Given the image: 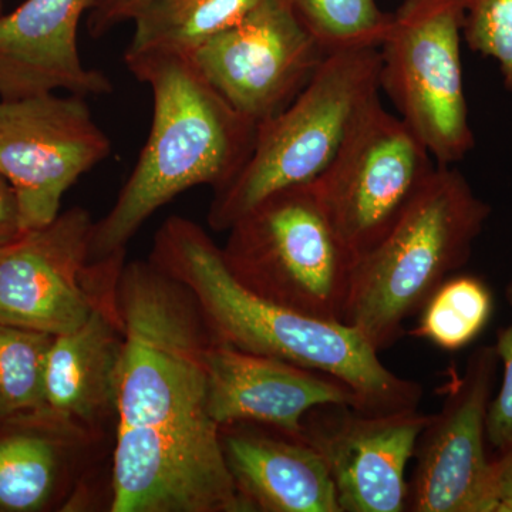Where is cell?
I'll list each match as a JSON object with an SVG mask.
<instances>
[{
  "label": "cell",
  "instance_id": "9",
  "mask_svg": "<svg viewBox=\"0 0 512 512\" xmlns=\"http://www.w3.org/2000/svg\"><path fill=\"white\" fill-rule=\"evenodd\" d=\"M436 168L429 150L379 97L311 187L357 261L392 229Z\"/></svg>",
  "mask_w": 512,
  "mask_h": 512
},
{
  "label": "cell",
  "instance_id": "4",
  "mask_svg": "<svg viewBox=\"0 0 512 512\" xmlns=\"http://www.w3.org/2000/svg\"><path fill=\"white\" fill-rule=\"evenodd\" d=\"M490 215L457 168L437 165L392 229L357 259L342 322L377 352L392 348L404 323L470 261Z\"/></svg>",
  "mask_w": 512,
  "mask_h": 512
},
{
  "label": "cell",
  "instance_id": "5",
  "mask_svg": "<svg viewBox=\"0 0 512 512\" xmlns=\"http://www.w3.org/2000/svg\"><path fill=\"white\" fill-rule=\"evenodd\" d=\"M379 47L328 55L281 113L256 127L241 170L214 191L208 225L228 231L275 192L315 183L363 111L380 97Z\"/></svg>",
  "mask_w": 512,
  "mask_h": 512
},
{
  "label": "cell",
  "instance_id": "8",
  "mask_svg": "<svg viewBox=\"0 0 512 512\" xmlns=\"http://www.w3.org/2000/svg\"><path fill=\"white\" fill-rule=\"evenodd\" d=\"M93 224L74 207L0 248V322L57 336L116 306L126 252L90 261Z\"/></svg>",
  "mask_w": 512,
  "mask_h": 512
},
{
  "label": "cell",
  "instance_id": "27",
  "mask_svg": "<svg viewBox=\"0 0 512 512\" xmlns=\"http://www.w3.org/2000/svg\"><path fill=\"white\" fill-rule=\"evenodd\" d=\"M491 512H512V453L493 458Z\"/></svg>",
  "mask_w": 512,
  "mask_h": 512
},
{
  "label": "cell",
  "instance_id": "13",
  "mask_svg": "<svg viewBox=\"0 0 512 512\" xmlns=\"http://www.w3.org/2000/svg\"><path fill=\"white\" fill-rule=\"evenodd\" d=\"M431 414L370 413L350 406L316 407L301 439L322 456L342 512H403L406 471Z\"/></svg>",
  "mask_w": 512,
  "mask_h": 512
},
{
  "label": "cell",
  "instance_id": "11",
  "mask_svg": "<svg viewBox=\"0 0 512 512\" xmlns=\"http://www.w3.org/2000/svg\"><path fill=\"white\" fill-rule=\"evenodd\" d=\"M498 366L495 346L484 345L463 372L451 370L441 409L417 440L406 511L491 512L493 460L485 444Z\"/></svg>",
  "mask_w": 512,
  "mask_h": 512
},
{
  "label": "cell",
  "instance_id": "1",
  "mask_svg": "<svg viewBox=\"0 0 512 512\" xmlns=\"http://www.w3.org/2000/svg\"><path fill=\"white\" fill-rule=\"evenodd\" d=\"M116 301L124 345L111 511L251 512L208 409L212 335L190 291L151 262H130Z\"/></svg>",
  "mask_w": 512,
  "mask_h": 512
},
{
  "label": "cell",
  "instance_id": "10",
  "mask_svg": "<svg viewBox=\"0 0 512 512\" xmlns=\"http://www.w3.org/2000/svg\"><path fill=\"white\" fill-rule=\"evenodd\" d=\"M110 154L86 97L0 99V174L16 192L23 231L55 220L66 191Z\"/></svg>",
  "mask_w": 512,
  "mask_h": 512
},
{
  "label": "cell",
  "instance_id": "19",
  "mask_svg": "<svg viewBox=\"0 0 512 512\" xmlns=\"http://www.w3.org/2000/svg\"><path fill=\"white\" fill-rule=\"evenodd\" d=\"M56 437L39 429L0 437V510L33 512L52 500L62 466Z\"/></svg>",
  "mask_w": 512,
  "mask_h": 512
},
{
  "label": "cell",
  "instance_id": "17",
  "mask_svg": "<svg viewBox=\"0 0 512 512\" xmlns=\"http://www.w3.org/2000/svg\"><path fill=\"white\" fill-rule=\"evenodd\" d=\"M123 345L117 303L97 309L73 332L55 336L47 356L45 407L32 420L77 427L113 412Z\"/></svg>",
  "mask_w": 512,
  "mask_h": 512
},
{
  "label": "cell",
  "instance_id": "22",
  "mask_svg": "<svg viewBox=\"0 0 512 512\" xmlns=\"http://www.w3.org/2000/svg\"><path fill=\"white\" fill-rule=\"evenodd\" d=\"M326 55L343 50L379 47L392 13L377 0H286Z\"/></svg>",
  "mask_w": 512,
  "mask_h": 512
},
{
  "label": "cell",
  "instance_id": "3",
  "mask_svg": "<svg viewBox=\"0 0 512 512\" xmlns=\"http://www.w3.org/2000/svg\"><path fill=\"white\" fill-rule=\"evenodd\" d=\"M124 63L151 89L153 123L117 201L93 224V262L126 252L144 222L177 195L200 185L224 187L255 141V124L214 89L191 56L124 55Z\"/></svg>",
  "mask_w": 512,
  "mask_h": 512
},
{
  "label": "cell",
  "instance_id": "7",
  "mask_svg": "<svg viewBox=\"0 0 512 512\" xmlns=\"http://www.w3.org/2000/svg\"><path fill=\"white\" fill-rule=\"evenodd\" d=\"M464 0H404L380 53V92L437 165L460 163L476 146L461 42Z\"/></svg>",
  "mask_w": 512,
  "mask_h": 512
},
{
  "label": "cell",
  "instance_id": "2",
  "mask_svg": "<svg viewBox=\"0 0 512 512\" xmlns=\"http://www.w3.org/2000/svg\"><path fill=\"white\" fill-rule=\"evenodd\" d=\"M150 262L190 291L212 339L336 377L355 392L362 412L419 407L421 384L384 366L359 330L248 291L229 272L222 249L194 221L168 218L154 238Z\"/></svg>",
  "mask_w": 512,
  "mask_h": 512
},
{
  "label": "cell",
  "instance_id": "20",
  "mask_svg": "<svg viewBox=\"0 0 512 512\" xmlns=\"http://www.w3.org/2000/svg\"><path fill=\"white\" fill-rule=\"evenodd\" d=\"M493 309V292L484 279L456 274L433 293L410 333L454 352L474 342L487 326Z\"/></svg>",
  "mask_w": 512,
  "mask_h": 512
},
{
  "label": "cell",
  "instance_id": "14",
  "mask_svg": "<svg viewBox=\"0 0 512 512\" xmlns=\"http://www.w3.org/2000/svg\"><path fill=\"white\" fill-rule=\"evenodd\" d=\"M208 409L220 427L251 423L299 437L316 407L350 406L359 399L336 377L234 348L212 339L204 356Z\"/></svg>",
  "mask_w": 512,
  "mask_h": 512
},
{
  "label": "cell",
  "instance_id": "25",
  "mask_svg": "<svg viewBox=\"0 0 512 512\" xmlns=\"http://www.w3.org/2000/svg\"><path fill=\"white\" fill-rule=\"evenodd\" d=\"M147 0H94L89 18V32L94 39L103 37L119 26L133 20Z\"/></svg>",
  "mask_w": 512,
  "mask_h": 512
},
{
  "label": "cell",
  "instance_id": "28",
  "mask_svg": "<svg viewBox=\"0 0 512 512\" xmlns=\"http://www.w3.org/2000/svg\"><path fill=\"white\" fill-rule=\"evenodd\" d=\"M0 15H2V13H0Z\"/></svg>",
  "mask_w": 512,
  "mask_h": 512
},
{
  "label": "cell",
  "instance_id": "24",
  "mask_svg": "<svg viewBox=\"0 0 512 512\" xmlns=\"http://www.w3.org/2000/svg\"><path fill=\"white\" fill-rule=\"evenodd\" d=\"M505 299L512 312V279L505 288ZM494 346L503 365V379L488 407L487 443L497 456H503L512 453V319L505 328L498 329Z\"/></svg>",
  "mask_w": 512,
  "mask_h": 512
},
{
  "label": "cell",
  "instance_id": "16",
  "mask_svg": "<svg viewBox=\"0 0 512 512\" xmlns=\"http://www.w3.org/2000/svg\"><path fill=\"white\" fill-rule=\"evenodd\" d=\"M271 430L251 423L221 427L229 473L251 512H342L318 451L301 437Z\"/></svg>",
  "mask_w": 512,
  "mask_h": 512
},
{
  "label": "cell",
  "instance_id": "26",
  "mask_svg": "<svg viewBox=\"0 0 512 512\" xmlns=\"http://www.w3.org/2000/svg\"><path fill=\"white\" fill-rule=\"evenodd\" d=\"M18 197L12 184L0 174V248L23 234Z\"/></svg>",
  "mask_w": 512,
  "mask_h": 512
},
{
  "label": "cell",
  "instance_id": "21",
  "mask_svg": "<svg viewBox=\"0 0 512 512\" xmlns=\"http://www.w3.org/2000/svg\"><path fill=\"white\" fill-rule=\"evenodd\" d=\"M55 336L0 322V421L39 416Z\"/></svg>",
  "mask_w": 512,
  "mask_h": 512
},
{
  "label": "cell",
  "instance_id": "23",
  "mask_svg": "<svg viewBox=\"0 0 512 512\" xmlns=\"http://www.w3.org/2000/svg\"><path fill=\"white\" fill-rule=\"evenodd\" d=\"M463 40L498 64L512 96V0H464Z\"/></svg>",
  "mask_w": 512,
  "mask_h": 512
},
{
  "label": "cell",
  "instance_id": "15",
  "mask_svg": "<svg viewBox=\"0 0 512 512\" xmlns=\"http://www.w3.org/2000/svg\"><path fill=\"white\" fill-rule=\"evenodd\" d=\"M94 0H26L0 15V99L67 92H113L109 77L84 66L77 45L80 19Z\"/></svg>",
  "mask_w": 512,
  "mask_h": 512
},
{
  "label": "cell",
  "instance_id": "12",
  "mask_svg": "<svg viewBox=\"0 0 512 512\" xmlns=\"http://www.w3.org/2000/svg\"><path fill=\"white\" fill-rule=\"evenodd\" d=\"M326 56L286 0H262L191 57L214 89L258 127L296 99Z\"/></svg>",
  "mask_w": 512,
  "mask_h": 512
},
{
  "label": "cell",
  "instance_id": "18",
  "mask_svg": "<svg viewBox=\"0 0 512 512\" xmlns=\"http://www.w3.org/2000/svg\"><path fill=\"white\" fill-rule=\"evenodd\" d=\"M262 0H147L133 22L126 55L192 56L212 37L241 22Z\"/></svg>",
  "mask_w": 512,
  "mask_h": 512
},
{
  "label": "cell",
  "instance_id": "6",
  "mask_svg": "<svg viewBox=\"0 0 512 512\" xmlns=\"http://www.w3.org/2000/svg\"><path fill=\"white\" fill-rule=\"evenodd\" d=\"M232 276L266 301L342 322L356 258L311 184L269 195L228 229Z\"/></svg>",
  "mask_w": 512,
  "mask_h": 512
}]
</instances>
